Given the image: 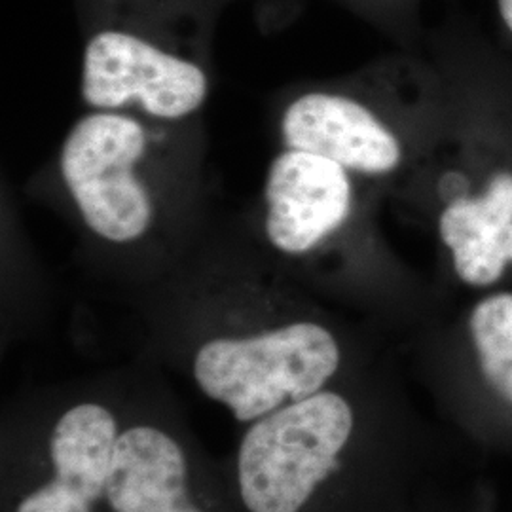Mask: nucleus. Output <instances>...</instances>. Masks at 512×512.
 Masks as SVG:
<instances>
[{"label":"nucleus","mask_w":512,"mask_h":512,"mask_svg":"<svg viewBox=\"0 0 512 512\" xmlns=\"http://www.w3.org/2000/svg\"><path fill=\"white\" fill-rule=\"evenodd\" d=\"M152 150L147 120L129 112L90 110L69 129L59 177L78 217L103 243L133 247L154 230L160 196Z\"/></svg>","instance_id":"obj_5"},{"label":"nucleus","mask_w":512,"mask_h":512,"mask_svg":"<svg viewBox=\"0 0 512 512\" xmlns=\"http://www.w3.org/2000/svg\"><path fill=\"white\" fill-rule=\"evenodd\" d=\"M281 145L321 154L349 173L385 177L404 160L403 141L359 99L336 92L296 95L279 118Z\"/></svg>","instance_id":"obj_8"},{"label":"nucleus","mask_w":512,"mask_h":512,"mask_svg":"<svg viewBox=\"0 0 512 512\" xmlns=\"http://www.w3.org/2000/svg\"><path fill=\"white\" fill-rule=\"evenodd\" d=\"M103 512H239L220 461L158 372L131 368L126 421Z\"/></svg>","instance_id":"obj_4"},{"label":"nucleus","mask_w":512,"mask_h":512,"mask_svg":"<svg viewBox=\"0 0 512 512\" xmlns=\"http://www.w3.org/2000/svg\"><path fill=\"white\" fill-rule=\"evenodd\" d=\"M495 6L503 27L512 37V0H495Z\"/></svg>","instance_id":"obj_11"},{"label":"nucleus","mask_w":512,"mask_h":512,"mask_svg":"<svg viewBox=\"0 0 512 512\" xmlns=\"http://www.w3.org/2000/svg\"><path fill=\"white\" fill-rule=\"evenodd\" d=\"M80 95L90 110L177 124L207 103L209 76L190 57L137 33L103 29L84 48Z\"/></svg>","instance_id":"obj_6"},{"label":"nucleus","mask_w":512,"mask_h":512,"mask_svg":"<svg viewBox=\"0 0 512 512\" xmlns=\"http://www.w3.org/2000/svg\"><path fill=\"white\" fill-rule=\"evenodd\" d=\"M439 234L469 287H490L512 264V173L499 171L478 196H461L440 213Z\"/></svg>","instance_id":"obj_9"},{"label":"nucleus","mask_w":512,"mask_h":512,"mask_svg":"<svg viewBox=\"0 0 512 512\" xmlns=\"http://www.w3.org/2000/svg\"><path fill=\"white\" fill-rule=\"evenodd\" d=\"M154 351L241 427L346 378L340 332L298 294L247 274L156 294Z\"/></svg>","instance_id":"obj_1"},{"label":"nucleus","mask_w":512,"mask_h":512,"mask_svg":"<svg viewBox=\"0 0 512 512\" xmlns=\"http://www.w3.org/2000/svg\"><path fill=\"white\" fill-rule=\"evenodd\" d=\"M469 332L484 380L512 404V293L480 300L471 311Z\"/></svg>","instance_id":"obj_10"},{"label":"nucleus","mask_w":512,"mask_h":512,"mask_svg":"<svg viewBox=\"0 0 512 512\" xmlns=\"http://www.w3.org/2000/svg\"><path fill=\"white\" fill-rule=\"evenodd\" d=\"M380 421L344 378L241 427L220 459L239 512H365L382 484Z\"/></svg>","instance_id":"obj_2"},{"label":"nucleus","mask_w":512,"mask_h":512,"mask_svg":"<svg viewBox=\"0 0 512 512\" xmlns=\"http://www.w3.org/2000/svg\"><path fill=\"white\" fill-rule=\"evenodd\" d=\"M353 173L321 154L283 147L262 188L264 236L291 262L317 255L353 213Z\"/></svg>","instance_id":"obj_7"},{"label":"nucleus","mask_w":512,"mask_h":512,"mask_svg":"<svg viewBox=\"0 0 512 512\" xmlns=\"http://www.w3.org/2000/svg\"><path fill=\"white\" fill-rule=\"evenodd\" d=\"M131 368L38 387L4 404L0 512H103Z\"/></svg>","instance_id":"obj_3"}]
</instances>
